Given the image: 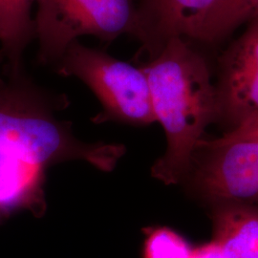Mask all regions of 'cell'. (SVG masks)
<instances>
[{"label": "cell", "instance_id": "obj_1", "mask_svg": "<svg viewBox=\"0 0 258 258\" xmlns=\"http://www.w3.org/2000/svg\"><path fill=\"white\" fill-rule=\"evenodd\" d=\"M66 105L64 95L43 90L22 72L0 81V218L19 210L43 212L48 166L81 160L110 171L123 154L120 146L76 138L71 124L56 117Z\"/></svg>", "mask_w": 258, "mask_h": 258}, {"label": "cell", "instance_id": "obj_2", "mask_svg": "<svg viewBox=\"0 0 258 258\" xmlns=\"http://www.w3.org/2000/svg\"><path fill=\"white\" fill-rule=\"evenodd\" d=\"M141 67L155 120L166 138L165 154L152 167V175L166 184H178L190 169L205 129L218 115L216 87L202 55L182 37L168 39Z\"/></svg>", "mask_w": 258, "mask_h": 258}, {"label": "cell", "instance_id": "obj_3", "mask_svg": "<svg viewBox=\"0 0 258 258\" xmlns=\"http://www.w3.org/2000/svg\"><path fill=\"white\" fill-rule=\"evenodd\" d=\"M53 67L58 75L79 79L95 94L102 107L96 122L147 125L156 121L148 78L141 66L75 41Z\"/></svg>", "mask_w": 258, "mask_h": 258}, {"label": "cell", "instance_id": "obj_4", "mask_svg": "<svg viewBox=\"0 0 258 258\" xmlns=\"http://www.w3.org/2000/svg\"><path fill=\"white\" fill-rule=\"evenodd\" d=\"M37 6L35 39L41 64L54 66L80 37L90 36L111 42L136 34L135 0H37Z\"/></svg>", "mask_w": 258, "mask_h": 258}, {"label": "cell", "instance_id": "obj_5", "mask_svg": "<svg viewBox=\"0 0 258 258\" xmlns=\"http://www.w3.org/2000/svg\"><path fill=\"white\" fill-rule=\"evenodd\" d=\"M198 148L207 155L190 169L200 192L217 204L258 203V140H202Z\"/></svg>", "mask_w": 258, "mask_h": 258}, {"label": "cell", "instance_id": "obj_6", "mask_svg": "<svg viewBox=\"0 0 258 258\" xmlns=\"http://www.w3.org/2000/svg\"><path fill=\"white\" fill-rule=\"evenodd\" d=\"M218 115L233 124L258 116V19L232 45L222 63Z\"/></svg>", "mask_w": 258, "mask_h": 258}, {"label": "cell", "instance_id": "obj_7", "mask_svg": "<svg viewBox=\"0 0 258 258\" xmlns=\"http://www.w3.org/2000/svg\"><path fill=\"white\" fill-rule=\"evenodd\" d=\"M217 0H139L135 37L153 56L173 37L198 40Z\"/></svg>", "mask_w": 258, "mask_h": 258}, {"label": "cell", "instance_id": "obj_8", "mask_svg": "<svg viewBox=\"0 0 258 258\" xmlns=\"http://www.w3.org/2000/svg\"><path fill=\"white\" fill-rule=\"evenodd\" d=\"M212 220L226 258H258V203L217 204Z\"/></svg>", "mask_w": 258, "mask_h": 258}, {"label": "cell", "instance_id": "obj_9", "mask_svg": "<svg viewBox=\"0 0 258 258\" xmlns=\"http://www.w3.org/2000/svg\"><path fill=\"white\" fill-rule=\"evenodd\" d=\"M37 0H0V54L10 75L22 72L23 55L35 37L33 6Z\"/></svg>", "mask_w": 258, "mask_h": 258}, {"label": "cell", "instance_id": "obj_10", "mask_svg": "<svg viewBox=\"0 0 258 258\" xmlns=\"http://www.w3.org/2000/svg\"><path fill=\"white\" fill-rule=\"evenodd\" d=\"M258 19V0H217L204 22L198 40L220 39L246 21Z\"/></svg>", "mask_w": 258, "mask_h": 258}, {"label": "cell", "instance_id": "obj_11", "mask_svg": "<svg viewBox=\"0 0 258 258\" xmlns=\"http://www.w3.org/2000/svg\"><path fill=\"white\" fill-rule=\"evenodd\" d=\"M191 246L181 234L166 227L148 231L144 244V258H187Z\"/></svg>", "mask_w": 258, "mask_h": 258}, {"label": "cell", "instance_id": "obj_12", "mask_svg": "<svg viewBox=\"0 0 258 258\" xmlns=\"http://www.w3.org/2000/svg\"><path fill=\"white\" fill-rule=\"evenodd\" d=\"M220 139L224 141L258 140V116L240 123Z\"/></svg>", "mask_w": 258, "mask_h": 258}, {"label": "cell", "instance_id": "obj_13", "mask_svg": "<svg viewBox=\"0 0 258 258\" xmlns=\"http://www.w3.org/2000/svg\"><path fill=\"white\" fill-rule=\"evenodd\" d=\"M187 258H226L220 243L215 239L192 248Z\"/></svg>", "mask_w": 258, "mask_h": 258}, {"label": "cell", "instance_id": "obj_14", "mask_svg": "<svg viewBox=\"0 0 258 258\" xmlns=\"http://www.w3.org/2000/svg\"><path fill=\"white\" fill-rule=\"evenodd\" d=\"M0 57H2V55H1V54H0Z\"/></svg>", "mask_w": 258, "mask_h": 258}]
</instances>
